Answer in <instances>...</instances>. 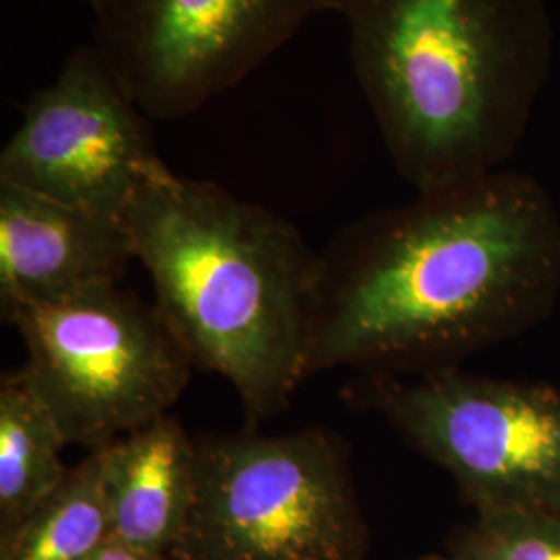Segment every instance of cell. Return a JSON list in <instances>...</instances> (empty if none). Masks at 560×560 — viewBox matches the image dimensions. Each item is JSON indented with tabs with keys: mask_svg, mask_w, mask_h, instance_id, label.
Returning a JSON list of instances; mask_svg holds the SVG:
<instances>
[{
	"mask_svg": "<svg viewBox=\"0 0 560 560\" xmlns=\"http://www.w3.org/2000/svg\"><path fill=\"white\" fill-rule=\"evenodd\" d=\"M102 451H90L0 548V560H85L110 538Z\"/></svg>",
	"mask_w": 560,
	"mask_h": 560,
	"instance_id": "12",
	"label": "cell"
},
{
	"mask_svg": "<svg viewBox=\"0 0 560 560\" xmlns=\"http://www.w3.org/2000/svg\"><path fill=\"white\" fill-rule=\"evenodd\" d=\"M85 560H173L164 555H156L150 550H143L138 546H131L127 541L117 540V538H108L102 544L101 548H96Z\"/></svg>",
	"mask_w": 560,
	"mask_h": 560,
	"instance_id": "14",
	"label": "cell"
},
{
	"mask_svg": "<svg viewBox=\"0 0 560 560\" xmlns=\"http://www.w3.org/2000/svg\"><path fill=\"white\" fill-rule=\"evenodd\" d=\"M196 499L173 560H361L370 534L342 436L203 434Z\"/></svg>",
	"mask_w": 560,
	"mask_h": 560,
	"instance_id": "4",
	"label": "cell"
},
{
	"mask_svg": "<svg viewBox=\"0 0 560 560\" xmlns=\"http://www.w3.org/2000/svg\"><path fill=\"white\" fill-rule=\"evenodd\" d=\"M451 560H560V513L483 511L448 541Z\"/></svg>",
	"mask_w": 560,
	"mask_h": 560,
	"instance_id": "13",
	"label": "cell"
},
{
	"mask_svg": "<svg viewBox=\"0 0 560 560\" xmlns=\"http://www.w3.org/2000/svg\"><path fill=\"white\" fill-rule=\"evenodd\" d=\"M164 164L140 106L96 46H81L36 90L0 152V183L122 219Z\"/></svg>",
	"mask_w": 560,
	"mask_h": 560,
	"instance_id": "8",
	"label": "cell"
},
{
	"mask_svg": "<svg viewBox=\"0 0 560 560\" xmlns=\"http://www.w3.org/2000/svg\"><path fill=\"white\" fill-rule=\"evenodd\" d=\"M2 316L18 328L23 372L65 441L88 453L171 413L194 372L156 307L119 284Z\"/></svg>",
	"mask_w": 560,
	"mask_h": 560,
	"instance_id": "5",
	"label": "cell"
},
{
	"mask_svg": "<svg viewBox=\"0 0 560 560\" xmlns=\"http://www.w3.org/2000/svg\"><path fill=\"white\" fill-rule=\"evenodd\" d=\"M122 221L152 305L194 368L226 378L252 425L284 411L307 381L318 272L300 229L171 168L141 187Z\"/></svg>",
	"mask_w": 560,
	"mask_h": 560,
	"instance_id": "3",
	"label": "cell"
},
{
	"mask_svg": "<svg viewBox=\"0 0 560 560\" xmlns=\"http://www.w3.org/2000/svg\"><path fill=\"white\" fill-rule=\"evenodd\" d=\"M92 7H96V4H101L102 0H88Z\"/></svg>",
	"mask_w": 560,
	"mask_h": 560,
	"instance_id": "16",
	"label": "cell"
},
{
	"mask_svg": "<svg viewBox=\"0 0 560 560\" xmlns=\"http://www.w3.org/2000/svg\"><path fill=\"white\" fill-rule=\"evenodd\" d=\"M560 295V212L527 173L418 194L347 224L318 254L307 378L453 370L546 320Z\"/></svg>",
	"mask_w": 560,
	"mask_h": 560,
	"instance_id": "1",
	"label": "cell"
},
{
	"mask_svg": "<svg viewBox=\"0 0 560 560\" xmlns=\"http://www.w3.org/2000/svg\"><path fill=\"white\" fill-rule=\"evenodd\" d=\"M69 446L59 423L40 399L23 368L0 378V548L46 501L69 469Z\"/></svg>",
	"mask_w": 560,
	"mask_h": 560,
	"instance_id": "11",
	"label": "cell"
},
{
	"mask_svg": "<svg viewBox=\"0 0 560 560\" xmlns=\"http://www.w3.org/2000/svg\"><path fill=\"white\" fill-rule=\"evenodd\" d=\"M351 400L381 413L400 439L483 511L560 513V390L441 370L365 376Z\"/></svg>",
	"mask_w": 560,
	"mask_h": 560,
	"instance_id": "6",
	"label": "cell"
},
{
	"mask_svg": "<svg viewBox=\"0 0 560 560\" xmlns=\"http://www.w3.org/2000/svg\"><path fill=\"white\" fill-rule=\"evenodd\" d=\"M101 451L110 536L171 557L196 499L198 442L166 413Z\"/></svg>",
	"mask_w": 560,
	"mask_h": 560,
	"instance_id": "10",
	"label": "cell"
},
{
	"mask_svg": "<svg viewBox=\"0 0 560 560\" xmlns=\"http://www.w3.org/2000/svg\"><path fill=\"white\" fill-rule=\"evenodd\" d=\"M361 92L418 194L506 168L555 60L546 0H340Z\"/></svg>",
	"mask_w": 560,
	"mask_h": 560,
	"instance_id": "2",
	"label": "cell"
},
{
	"mask_svg": "<svg viewBox=\"0 0 560 560\" xmlns=\"http://www.w3.org/2000/svg\"><path fill=\"white\" fill-rule=\"evenodd\" d=\"M136 260L119 217L0 183V303L38 305L119 284Z\"/></svg>",
	"mask_w": 560,
	"mask_h": 560,
	"instance_id": "9",
	"label": "cell"
},
{
	"mask_svg": "<svg viewBox=\"0 0 560 560\" xmlns=\"http://www.w3.org/2000/svg\"><path fill=\"white\" fill-rule=\"evenodd\" d=\"M339 9L340 0H102L94 46L145 117L180 119Z\"/></svg>",
	"mask_w": 560,
	"mask_h": 560,
	"instance_id": "7",
	"label": "cell"
},
{
	"mask_svg": "<svg viewBox=\"0 0 560 560\" xmlns=\"http://www.w3.org/2000/svg\"><path fill=\"white\" fill-rule=\"evenodd\" d=\"M423 560H451L448 557H430V559H423Z\"/></svg>",
	"mask_w": 560,
	"mask_h": 560,
	"instance_id": "15",
	"label": "cell"
}]
</instances>
